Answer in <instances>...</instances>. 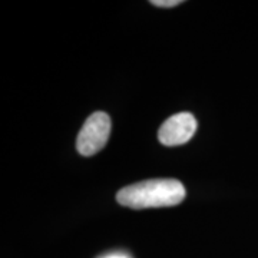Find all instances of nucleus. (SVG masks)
<instances>
[{"instance_id":"obj_5","label":"nucleus","mask_w":258,"mask_h":258,"mask_svg":"<svg viewBox=\"0 0 258 258\" xmlns=\"http://www.w3.org/2000/svg\"><path fill=\"white\" fill-rule=\"evenodd\" d=\"M103 258H129L126 255H123V254H111V255H106V257Z\"/></svg>"},{"instance_id":"obj_4","label":"nucleus","mask_w":258,"mask_h":258,"mask_svg":"<svg viewBox=\"0 0 258 258\" xmlns=\"http://www.w3.org/2000/svg\"><path fill=\"white\" fill-rule=\"evenodd\" d=\"M151 3L158 8H174V6L181 5L182 2L181 0H152Z\"/></svg>"},{"instance_id":"obj_2","label":"nucleus","mask_w":258,"mask_h":258,"mask_svg":"<svg viewBox=\"0 0 258 258\" xmlns=\"http://www.w3.org/2000/svg\"><path fill=\"white\" fill-rule=\"evenodd\" d=\"M111 118L105 112H95L85 120L76 147L83 157H92L106 145L111 135Z\"/></svg>"},{"instance_id":"obj_1","label":"nucleus","mask_w":258,"mask_h":258,"mask_svg":"<svg viewBox=\"0 0 258 258\" xmlns=\"http://www.w3.org/2000/svg\"><path fill=\"white\" fill-rule=\"evenodd\" d=\"M184 198V185L172 178L142 181L138 184L128 185L116 194V201L119 205L134 210L174 207L182 203Z\"/></svg>"},{"instance_id":"obj_3","label":"nucleus","mask_w":258,"mask_h":258,"mask_svg":"<svg viewBox=\"0 0 258 258\" xmlns=\"http://www.w3.org/2000/svg\"><path fill=\"white\" fill-rule=\"evenodd\" d=\"M197 131V119L189 112H181L168 118L158 132V139L165 147L186 144Z\"/></svg>"}]
</instances>
